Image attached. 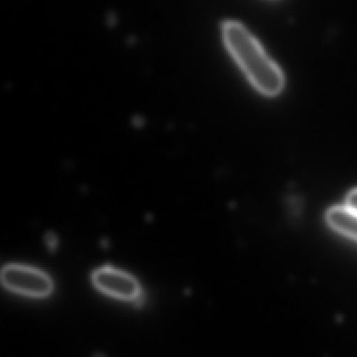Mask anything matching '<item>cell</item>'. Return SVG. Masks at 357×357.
<instances>
[{
	"instance_id": "6da1fadb",
	"label": "cell",
	"mask_w": 357,
	"mask_h": 357,
	"mask_svg": "<svg viewBox=\"0 0 357 357\" xmlns=\"http://www.w3.org/2000/svg\"><path fill=\"white\" fill-rule=\"evenodd\" d=\"M222 34L229 53L255 89L268 97L279 95L285 84L283 73L265 53L258 40L236 22H225Z\"/></svg>"
},
{
	"instance_id": "7a4b0ae2",
	"label": "cell",
	"mask_w": 357,
	"mask_h": 357,
	"mask_svg": "<svg viewBox=\"0 0 357 357\" xmlns=\"http://www.w3.org/2000/svg\"><path fill=\"white\" fill-rule=\"evenodd\" d=\"M1 280L7 289L34 298H45L54 289L53 281L47 273L24 265H6Z\"/></svg>"
},
{
	"instance_id": "3957f363",
	"label": "cell",
	"mask_w": 357,
	"mask_h": 357,
	"mask_svg": "<svg viewBox=\"0 0 357 357\" xmlns=\"http://www.w3.org/2000/svg\"><path fill=\"white\" fill-rule=\"evenodd\" d=\"M93 283L100 291L119 300L135 302L143 292L135 277L112 266L93 271Z\"/></svg>"
},
{
	"instance_id": "277c9868",
	"label": "cell",
	"mask_w": 357,
	"mask_h": 357,
	"mask_svg": "<svg viewBox=\"0 0 357 357\" xmlns=\"http://www.w3.org/2000/svg\"><path fill=\"white\" fill-rule=\"evenodd\" d=\"M327 222L338 233L357 240V214L347 206H335L327 213Z\"/></svg>"
},
{
	"instance_id": "5b68a950",
	"label": "cell",
	"mask_w": 357,
	"mask_h": 357,
	"mask_svg": "<svg viewBox=\"0 0 357 357\" xmlns=\"http://www.w3.org/2000/svg\"><path fill=\"white\" fill-rule=\"evenodd\" d=\"M347 208L357 214V189L353 190L347 197Z\"/></svg>"
},
{
	"instance_id": "8992f818",
	"label": "cell",
	"mask_w": 357,
	"mask_h": 357,
	"mask_svg": "<svg viewBox=\"0 0 357 357\" xmlns=\"http://www.w3.org/2000/svg\"><path fill=\"white\" fill-rule=\"evenodd\" d=\"M47 243L50 250H55L58 244L57 237L53 233H49L47 235Z\"/></svg>"
}]
</instances>
